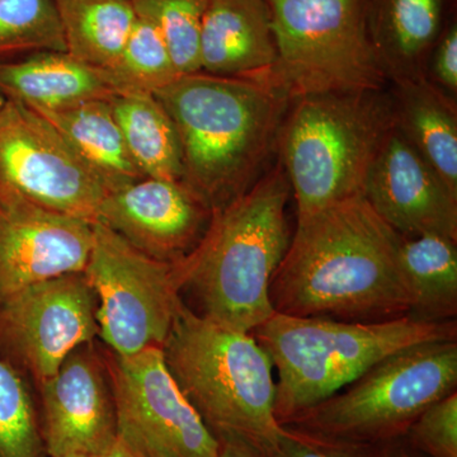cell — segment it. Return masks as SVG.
Here are the masks:
<instances>
[{"label":"cell","mask_w":457,"mask_h":457,"mask_svg":"<svg viewBox=\"0 0 457 457\" xmlns=\"http://www.w3.org/2000/svg\"><path fill=\"white\" fill-rule=\"evenodd\" d=\"M402 237L363 196L297 216L290 245L270 286L273 311L381 323L408 317L413 297Z\"/></svg>","instance_id":"1"},{"label":"cell","mask_w":457,"mask_h":457,"mask_svg":"<svg viewBox=\"0 0 457 457\" xmlns=\"http://www.w3.org/2000/svg\"><path fill=\"white\" fill-rule=\"evenodd\" d=\"M182 147V183L212 212L246 194L270 170L291 102L267 84L204 71L153 93Z\"/></svg>","instance_id":"2"},{"label":"cell","mask_w":457,"mask_h":457,"mask_svg":"<svg viewBox=\"0 0 457 457\" xmlns=\"http://www.w3.org/2000/svg\"><path fill=\"white\" fill-rule=\"evenodd\" d=\"M290 195L278 162L246 194L212 212L194 251L174 262L180 294L192 295L196 314L242 333L275 314L270 286L293 237L286 213Z\"/></svg>","instance_id":"3"},{"label":"cell","mask_w":457,"mask_h":457,"mask_svg":"<svg viewBox=\"0 0 457 457\" xmlns=\"http://www.w3.org/2000/svg\"><path fill=\"white\" fill-rule=\"evenodd\" d=\"M272 361L278 425L335 395L395 352L435 341H457V320L420 323L411 317L352 323L275 314L253 332Z\"/></svg>","instance_id":"4"},{"label":"cell","mask_w":457,"mask_h":457,"mask_svg":"<svg viewBox=\"0 0 457 457\" xmlns=\"http://www.w3.org/2000/svg\"><path fill=\"white\" fill-rule=\"evenodd\" d=\"M162 350L179 389L213 436H237L269 457L281 428L275 370L253 335L218 326L182 300Z\"/></svg>","instance_id":"5"},{"label":"cell","mask_w":457,"mask_h":457,"mask_svg":"<svg viewBox=\"0 0 457 457\" xmlns=\"http://www.w3.org/2000/svg\"><path fill=\"white\" fill-rule=\"evenodd\" d=\"M395 128L390 93H324L291 101L278 153L297 216L363 196L378 150Z\"/></svg>","instance_id":"6"},{"label":"cell","mask_w":457,"mask_h":457,"mask_svg":"<svg viewBox=\"0 0 457 457\" xmlns=\"http://www.w3.org/2000/svg\"><path fill=\"white\" fill-rule=\"evenodd\" d=\"M457 392V341L420 343L390 354L285 427L350 446L403 437L427 408Z\"/></svg>","instance_id":"7"},{"label":"cell","mask_w":457,"mask_h":457,"mask_svg":"<svg viewBox=\"0 0 457 457\" xmlns=\"http://www.w3.org/2000/svg\"><path fill=\"white\" fill-rule=\"evenodd\" d=\"M278 57L255 82L288 101L324 93L383 90L366 0H267Z\"/></svg>","instance_id":"8"},{"label":"cell","mask_w":457,"mask_h":457,"mask_svg":"<svg viewBox=\"0 0 457 457\" xmlns=\"http://www.w3.org/2000/svg\"><path fill=\"white\" fill-rule=\"evenodd\" d=\"M84 275L97 297L98 335L116 356L163 348L182 303L174 262L143 253L96 221Z\"/></svg>","instance_id":"9"},{"label":"cell","mask_w":457,"mask_h":457,"mask_svg":"<svg viewBox=\"0 0 457 457\" xmlns=\"http://www.w3.org/2000/svg\"><path fill=\"white\" fill-rule=\"evenodd\" d=\"M0 192L92 224L108 195L60 132L13 99L0 108Z\"/></svg>","instance_id":"10"},{"label":"cell","mask_w":457,"mask_h":457,"mask_svg":"<svg viewBox=\"0 0 457 457\" xmlns=\"http://www.w3.org/2000/svg\"><path fill=\"white\" fill-rule=\"evenodd\" d=\"M111 378L119 433L146 453L218 457V440L179 389L162 348L116 356Z\"/></svg>","instance_id":"11"},{"label":"cell","mask_w":457,"mask_h":457,"mask_svg":"<svg viewBox=\"0 0 457 457\" xmlns=\"http://www.w3.org/2000/svg\"><path fill=\"white\" fill-rule=\"evenodd\" d=\"M97 297L84 272L22 288L2 299L0 333L38 383L98 335Z\"/></svg>","instance_id":"12"},{"label":"cell","mask_w":457,"mask_h":457,"mask_svg":"<svg viewBox=\"0 0 457 457\" xmlns=\"http://www.w3.org/2000/svg\"><path fill=\"white\" fill-rule=\"evenodd\" d=\"M92 246V222L0 192V300L84 272Z\"/></svg>","instance_id":"13"},{"label":"cell","mask_w":457,"mask_h":457,"mask_svg":"<svg viewBox=\"0 0 457 457\" xmlns=\"http://www.w3.org/2000/svg\"><path fill=\"white\" fill-rule=\"evenodd\" d=\"M363 197L400 237L457 240V194L396 125L370 168Z\"/></svg>","instance_id":"14"},{"label":"cell","mask_w":457,"mask_h":457,"mask_svg":"<svg viewBox=\"0 0 457 457\" xmlns=\"http://www.w3.org/2000/svg\"><path fill=\"white\" fill-rule=\"evenodd\" d=\"M212 215L183 183L146 177L108 194L97 221L143 253L177 262L194 251Z\"/></svg>","instance_id":"15"},{"label":"cell","mask_w":457,"mask_h":457,"mask_svg":"<svg viewBox=\"0 0 457 457\" xmlns=\"http://www.w3.org/2000/svg\"><path fill=\"white\" fill-rule=\"evenodd\" d=\"M41 427L47 456H101L119 435L112 389L95 357L75 350L41 383Z\"/></svg>","instance_id":"16"},{"label":"cell","mask_w":457,"mask_h":457,"mask_svg":"<svg viewBox=\"0 0 457 457\" xmlns=\"http://www.w3.org/2000/svg\"><path fill=\"white\" fill-rule=\"evenodd\" d=\"M276 57L267 0H210L201 31V71L258 80Z\"/></svg>","instance_id":"17"},{"label":"cell","mask_w":457,"mask_h":457,"mask_svg":"<svg viewBox=\"0 0 457 457\" xmlns=\"http://www.w3.org/2000/svg\"><path fill=\"white\" fill-rule=\"evenodd\" d=\"M451 0H366L370 38L387 80H422Z\"/></svg>","instance_id":"18"},{"label":"cell","mask_w":457,"mask_h":457,"mask_svg":"<svg viewBox=\"0 0 457 457\" xmlns=\"http://www.w3.org/2000/svg\"><path fill=\"white\" fill-rule=\"evenodd\" d=\"M0 95L32 110H60L116 96L101 71L68 53H38L21 62H0Z\"/></svg>","instance_id":"19"},{"label":"cell","mask_w":457,"mask_h":457,"mask_svg":"<svg viewBox=\"0 0 457 457\" xmlns=\"http://www.w3.org/2000/svg\"><path fill=\"white\" fill-rule=\"evenodd\" d=\"M33 111L60 132L108 194L146 179L129 153L111 99H95L60 110Z\"/></svg>","instance_id":"20"},{"label":"cell","mask_w":457,"mask_h":457,"mask_svg":"<svg viewBox=\"0 0 457 457\" xmlns=\"http://www.w3.org/2000/svg\"><path fill=\"white\" fill-rule=\"evenodd\" d=\"M395 125L457 194L456 101L428 79L393 83Z\"/></svg>","instance_id":"21"},{"label":"cell","mask_w":457,"mask_h":457,"mask_svg":"<svg viewBox=\"0 0 457 457\" xmlns=\"http://www.w3.org/2000/svg\"><path fill=\"white\" fill-rule=\"evenodd\" d=\"M111 106L131 158L149 179L182 183V147L170 114L153 93L114 96Z\"/></svg>","instance_id":"22"},{"label":"cell","mask_w":457,"mask_h":457,"mask_svg":"<svg viewBox=\"0 0 457 457\" xmlns=\"http://www.w3.org/2000/svg\"><path fill=\"white\" fill-rule=\"evenodd\" d=\"M400 261L413 297L408 317L420 323L457 320V240L402 237Z\"/></svg>","instance_id":"23"},{"label":"cell","mask_w":457,"mask_h":457,"mask_svg":"<svg viewBox=\"0 0 457 457\" xmlns=\"http://www.w3.org/2000/svg\"><path fill=\"white\" fill-rule=\"evenodd\" d=\"M66 53L104 71L121 55L137 13L131 0H54Z\"/></svg>","instance_id":"24"},{"label":"cell","mask_w":457,"mask_h":457,"mask_svg":"<svg viewBox=\"0 0 457 457\" xmlns=\"http://www.w3.org/2000/svg\"><path fill=\"white\" fill-rule=\"evenodd\" d=\"M101 73L116 96L155 93L179 77L161 32L140 17L135 21L121 55Z\"/></svg>","instance_id":"25"},{"label":"cell","mask_w":457,"mask_h":457,"mask_svg":"<svg viewBox=\"0 0 457 457\" xmlns=\"http://www.w3.org/2000/svg\"><path fill=\"white\" fill-rule=\"evenodd\" d=\"M66 53L54 0H0V62L25 53Z\"/></svg>","instance_id":"26"},{"label":"cell","mask_w":457,"mask_h":457,"mask_svg":"<svg viewBox=\"0 0 457 457\" xmlns=\"http://www.w3.org/2000/svg\"><path fill=\"white\" fill-rule=\"evenodd\" d=\"M210 0H131L137 17L161 32L179 75L201 71L200 42Z\"/></svg>","instance_id":"27"},{"label":"cell","mask_w":457,"mask_h":457,"mask_svg":"<svg viewBox=\"0 0 457 457\" xmlns=\"http://www.w3.org/2000/svg\"><path fill=\"white\" fill-rule=\"evenodd\" d=\"M0 457H49L36 408L16 370L0 359Z\"/></svg>","instance_id":"28"},{"label":"cell","mask_w":457,"mask_h":457,"mask_svg":"<svg viewBox=\"0 0 457 457\" xmlns=\"http://www.w3.org/2000/svg\"><path fill=\"white\" fill-rule=\"evenodd\" d=\"M404 437L426 456L457 457V392L427 408Z\"/></svg>","instance_id":"29"},{"label":"cell","mask_w":457,"mask_h":457,"mask_svg":"<svg viewBox=\"0 0 457 457\" xmlns=\"http://www.w3.org/2000/svg\"><path fill=\"white\" fill-rule=\"evenodd\" d=\"M269 457H359L354 446L312 437L290 427L281 426Z\"/></svg>","instance_id":"30"},{"label":"cell","mask_w":457,"mask_h":457,"mask_svg":"<svg viewBox=\"0 0 457 457\" xmlns=\"http://www.w3.org/2000/svg\"><path fill=\"white\" fill-rule=\"evenodd\" d=\"M427 78L442 92L455 99L457 95V23L450 18L436 42L427 65Z\"/></svg>","instance_id":"31"},{"label":"cell","mask_w":457,"mask_h":457,"mask_svg":"<svg viewBox=\"0 0 457 457\" xmlns=\"http://www.w3.org/2000/svg\"><path fill=\"white\" fill-rule=\"evenodd\" d=\"M354 449L359 457H428L409 444L404 436L380 444L354 446Z\"/></svg>","instance_id":"32"},{"label":"cell","mask_w":457,"mask_h":457,"mask_svg":"<svg viewBox=\"0 0 457 457\" xmlns=\"http://www.w3.org/2000/svg\"><path fill=\"white\" fill-rule=\"evenodd\" d=\"M219 442L218 457H267L257 447L237 436H216Z\"/></svg>","instance_id":"33"},{"label":"cell","mask_w":457,"mask_h":457,"mask_svg":"<svg viewBox=\"0 0 457 457\" xmlns=\"http://www.w3.org/2000/svg\"><path fill=\"white\" fill-rule=\"evenodd\" d=\"M99 457H149L139 445L135 444L130 438L119 433L113 444L108 447L106 453Z\"/></svg>","instance_id":"34"},{"label":"cell","mask_w":457,"mask_h":457,"mask_svg":"<svg viewBox=\"0 0 457 457\" xmlns=\"http://www.w3.org/2000/svg\"><path fill=\"white\" fill-rule=\"evenodd\" d=\"M53 457H99V456L89 455V453H64V455L53 456Z\"/></svg>","instance_id":"35"},{"label":"cell","mask_w":457,"mask_h":457,"mask_svg":"<svg viewBox=\"0 0 457 457\" xmlns=\"http://www.w3.org/2000/svg\"><path fill=\"white\" fill-rule=\"evenodd\" d=\"M4 102H5V98L3 97L2 95H0V108L3 107V104H4Z\"/></svg>","instance_id":"36"},{"label":"cell","mask_w":457,"mask_h":457,"mask_svg":"<svg viewBox=\"0 0 457 457\" xmlns=\"http://www.w3.org/2000/svg\"><path fill=\"white\" fill-rule=\"evenodd\" d=\"M147 455H149V453H147ZM149 457H163V456H161V455H149Z\"/></svg>","instance_id":"37"}]
</instances>
